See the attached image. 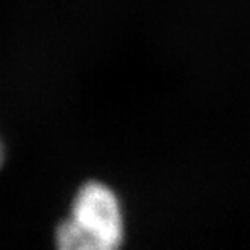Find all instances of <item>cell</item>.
Here are the masks:
<instances>
[{
  "mask_svg": "<svg viewBox=\"0 0 250 250\" xmlns=\"http://www.w3.org/2000/svg\"><path fill=\"white\" fill-rule=\"evenodd\" d=\"M124 236V209L117 193L106 184L89 181L75 193L54 242L56 250H121Z\"/></svg>",
  "mask_w": 250,
  "mask_h": 250,
  "instance_id": "6da1fadb",
  "label": "cell"
},
{
  "mask_svg": "<svg viewBox=\"0 0 250 250\" xmlns=\"http://www.w3.org/2000/svg\"><path fill=\"white\" fill-rule=\"evenodd\" d=\"M3 163V146H2V142H0V166Z\"/></svg>",
  "mask_w": 250,
  "mask_h": 250,
  "instance_id": "7a4b0ae2",
  "label": "cell"
}]
</instances>
